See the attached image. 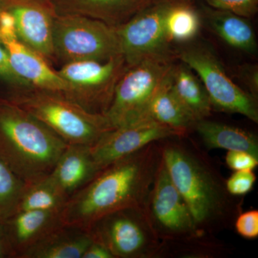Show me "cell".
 Masks as SVG:
<instances>
[{
	"label": "cell",
	"instance_id": "obj_1",
	"mask_svg": "<svg viewBox=\"0 0 258 258\" xmlns=\"http://www.w3.org/2000/svg\"><path fill=\"white\" fill-rule=\"evenodd\" d=\"M161 161L160 141L111 163L67 202L62 223L88 230L111 212L144 208Z\"/></svg>",
	"mask_w": 258,
	"mask_h": 258
},
{
	"label": "cell",
	"instance_id": "obj_2",
	"mask_svg": "<svg viewBox=\"0 0 258 258\" xmlns=\"http://www.w3.org/2000/svg\"><path fill=\"white\" fill-rule=\"evenodd\" d=\"M184 137L161 141L163 160L197 228L203 235H209L235 221L241 212L240 204L227 191L223 177L204 153L186 143Z\"/></svg>",
	"mask_w": 258,
	"mask_h": 258
},
{
	"label": "cell",
	"instance_id": "obj_3",
	"mask_svg": "<svg viewBox=\"0 0 258 258\" xmlns=\"http://www.w3.org/2000/svg\"><path fill=\"white\" fill-rule=\"evenodd\" d=\"M68 145L28 112L0 101V159L24 182L50 175Z\"/></svg>",
	"mask_w": 258,
	"mask_h": 258
},
{
	"label": "cell",
	"instance_id": "obj_4",
	"mask_svg": "<svg viewBox=\"0 0 258 258\" xmlns=\"http://www.w3.org/2000/svg\"><path fill=\"white\" fill-rule=\"evenodd\" d=\"M40 120L69 145L93 146L111 125L60 93L23 88L8 100Z\"/></svg>",
	"mask_w": 258,
	"mask_h": 258
},
{
	"label": "cell",
	"instance_id": "obj_5",
	"mask_svg": "<svg viewBox=\"0 0 258 258\" xmlns=\"http://www.w3.org/2000/svg\"><path fill=\"white\" fill-rule=\"evenodd\" d=\"M53 54L63 63L106 61L122 55L116 28L84 15L57 14L52 32Z\"/></svg>",
	"mask_w": 258,
	"mask_h": 258
},
{
	"label": "cell",
	"instance_id": "obj_6",
	"mask_svg": "<svg viewBox=\"0 0 258 258\" xmlns=\"http://www.w3.org/2000/svg\"><path fill=\"white\" fill-rule=\"evenodd\" d=\"M173 60L149 59L126 67L115 85L111 104L104 113L112 128L149 116L153 98L169 78Z\"/></svg>",
	"mask_w": 258,
	"mask_h": 258
},
{
	"label": "cell",
	"instance_id": "obj_7",
	"mask_svg": "<svg viewBox=\"0 0 258 258\" xmlns=\"http://www.w3.org/2000/svg\"><path fill=\"white\" fill-rule=\"evenodd\" d=\"M88 230L93 240L104 245L113 258H154L165 252L164 242L141 207L108 214Z\"/></svg>",
	"mask_w": 258,
	"mask_h": 258
},
{
	"label": "cell",
	"instance_id": "obj_8",
	"mask_svg": "<svg viewBox=\"0 0 258 258\" xmlns=\"http://www.w3.org/2000/svg\"><path fill=\"white\" fill-rule=\"evenodd\" d=\"M177 56L200 78L212 109L244 115L258 123L257 98L232 81L213 49L196 44L180 50Z\"/></svg>",
	"mask_w": 258,
	"mask_h": 258
},
{
	"label": "cell",
	"instance_id": "obj_9",
	"mask_svg": "<svg viewBox=\"0 0 258 258\" xmlns=\"http://www.w3.org/2000/svg\"><path fill=\"white\" fill-rule=\"evenodd\" d=\"M151 225L164 244L189 243L203 238L187 204L171 181L161 161L144 206Z\"/></svg>",
	"mask_w": 258,
	"mask_h": 258
},
{
	"label": "cell",
	"instance_id": "obj_10",
	"mask_svg": "<svg viewBox=\"0 0 258 258\" xmlns=\"http://www.w3.org/2000/svg\"><path fill=\"white\" fill-rule=\"evenodd\" d=\"M171 1L157 0L115 28L126 67L149 59L174 60L164 25Z\"/></svg>",
	"mask_w": 258,
	"mask_h": 258
},
{
	"label": "cell",
	"instance_id": "obj_11",
	"mask_svg": "<svg viewBox=\"0 0 258 258\" xmlns=\"http://www.w3.org/2000/svg\"><path fill=\"white\" fill-rule=\"evenodd\" d=\"M125 69L124 58L120 55L106 61L68 62L57 72L71 86L72 101L92 113L104 115Z\"/></svg>",
	"mask_w": 258,
	"mask_h": 258
},
{
	"label": "cell",
	"instance_id": "obj_12",
	"mask_svg": "<svg viewBox=\"0 0 258 258\" xmlns=\"http://www.w3.org/2000/svg\"><path fill=\"white\" fill-rule=\"evenodd\" d=\"M184 136L147 116L112 129L91 146V150L97 165L102 170L113 161L130 155L148 144Z\"/></svg>",
	"mask_w": 258,
	"mask_h": 258
},
{
	"label": "cell",
	"instance_id": "obj_13",
	"mask_svg": "<svg viewBox=\"0 0 258 258\" xmlns=\"http://www.w3.org/2000/svg\"><path fill=\"white\" fill-rule=\"evenodd\" d=\"M3 5L14 15L19 41L46 60L53 57L57 13L50 0H3Z\"/></svg>",
	"mask_w": 258,
	"mask_h": 258
},
{
	"label": "cell",
	"instance_id": "obj_14",
	"mask_svg": "<svg viewBox=\"0 0 258 258\" xmlns=\"http://www.w3.org/2000/svg\"><path fill=\"white\" fill-rule=\"evenodd\" d=\"M61 212H15L3 222L13 258H24L29 251L63 225Z\"/></svg>",
	"mask_w": 258,
	"mask_h": 258
},
{
	"label": "cell",
	"instance_id": "obj_15",
	"mask_svg": "<svg viewBox=\"0 0 258 258\" xmlns=\"http://www.w3.org/2000/svg\"><path fill=\"white\" fill-rule=\"evenodd\" d=\"M12 69L30 88L60 93L71 99L72 89L46 59L18 40L3 44Z\"/></svg>",
	"mask_w": 258,
	"mask_h": 258
},
{
	"label": "cell",
	"instance_id": "obj_16",
	"mask_svg": "<svg viewBox=\"0 0 258 258\" xmlns=\"http://www.w3.org/2000/svg\"><path fill=\"white\" fill-rule=\"evenodd\" d=\"M101 171L91 146L68 145L47 177L69 201Z\"/></svg>",
	"mask_w": 258,
	"mask_h": 258
},
{
	"label": "cell",
	"instance_id": "obj_17",
	"mask_svg": "<svg viewBox=\"0 0 258 258\" xmlns=\"http://www.w3.org/2000/svg\"><path fill=\"white\" fill-rule=\"evenodd\" d=\"M157 0H50L57 14L84 15L119 26Z\"/></svg>",
	"mask_w": 258,
	"mask_h": 258
},
{
	"label": "cell",
	"instance_id": "obj_18",
	"mask_svg": "<svg viewBox=\"0 0 258 258\" xmlns=\"http://www.w3.org/2000/svg\"><path fill=\"white\" fill-rule=\"evenodd\" d=\"M170 88L195 123L211 115L212 106L208 92L198 75L186 64L181 62L173 66Z\"/></svg>",
	"mask_w": 258,
	"mask_h": 258
},
{
	"label": "cell",
	"instance_id": "obj_19",
	"mask_svg": "<svg viewBox=\"0 0 258 258\" xmlns=\"http://www.w3.org/2000/svg\"><path fill=\"white\" fill-rule=\"evenodd\" d=\"M192 129L208 150L243 151L258 158L257 136L248 131L208 118L197 121Z\"/></svg>",
	"mask_w": 258,
	"mask_h": 258
},
{
	"label": "cell",
	"instance_id": "obj_20",
	"mask_svg": "<svg viewBox=\"0 0 258 258\" xmlns=\"http://www.w3.org/2000/svg\"><path fill=\"white\" fill-rule=\"evenodd\" d=\"M92 242L89 230L63 225L30 249L24 258H82Z\"/></svg>",
	"mask_w": 258,
	"mask_h": 258
},
{
	"label": "cell",
	"instance_id": "obj_21",
	"mask_svg": "<svg viewBox=\"0 0 258 258\" xmlns=\"http://www.w3.org/2000/svg\"><path fill=\"white\" fill-rule=\"evenodd\" d=\"M209 26L227 45L248 54L257 52L255 33L248 19L213 8H205Z\"/></svg>",
	"mask_w": 258,
	"mask_h": 258
},
{
	"label": "cell",
	"instance_id": "obj_22",
	"mask_svg": "<svg viewBox=\"0 0 258 258\" xmlns=\"http://www.w3.org/2000/svg\"><path fill=\"white\" fill-rule=\"evenodd\" d=\"M170 76L171 73L166 82L153 98L148 115L159 123L186 135L188 131L192 129L195 122L171 91Z\"/></svg>",
	"mask_w": 258,
	"mask_h": 258
},
{
	"label": "cell",
	"instance_id": "obj_23",
	"mask_svg": "<svg viewBox=\"0 0 258 258\" xmlns=\"http://www.w3.org/2000/svg\"><path fill=\"white\" fill-rule=\"evenodd\" d=\"M164 25L171 43H186L200 33L201 16L190 3L171 0L166 12Z\"/></svg>",
	"mask_w": 258,
	"mask_h": 258
},
{
	"label": "cell",
	"instance_id": "obj_24",
	"mask_svg": "<svg viewBox=\"0 0 258 258\" xmlns=\"http://www.w3.org/2000/svg\"><path fill=\"white\" fill-rule=\"evenodd\" d=\"M67 202V199L46 177L27 184L15 212L32 210L62 212Z\"/></svg>",
	"mask_w": 258,
	"mask_h": 258
},
{
	"label": "cell",
	"instance_id": "obj_25",
	"mask_svg": "<svg viewBox=\"0 0 258 258\" xmlns=\"http://www.w3.org/2000/svg\"><path fill=\"white\" fill-rule=\"evenodd\" d=\"M26 186L0 159V223L16 211Z\"/></svg>",
	"mask_w": 258,
	"mask_h": 258
},
{
	"label": "cell",
	"instance_id": "obj_26",
	"mask_svg": "<svg viewBox=\"0 0 258 258\" xmlns=\"http://www.w3.org/2000/svg\"><path fill=\"white\" fill-rule=\"evenodd\" d=\"M210 8L249 19L257 11L258 0H205Z\"/></svg>",
	"mask_w": 258,
	"mask_h": 258
},
{
	"label": "cell",
	"instance_id": "obj_27",
	"mask_svg": "<svg viewBox=\"0 0 258 258\" xmlns=\"http://www.w3.org/2000/svg\"><path fill=\"white\" fill-rule=\"evenodd\" d=\"M256 179L253 171H235L226 180V189L232 196H244L253 189Z\"/></svg>",
	"mask_w": 258,
	"mask_h": 258
},
{
	"label": "cell",
	"instance_id": "obj_28",
	"mask_svg": "<svg viewBox=\"0 0 258 258\" xmlns=\"http://www.w3.org/2000/svg\"><path fill=\"white\" fill-rule=\"evenodd\" d=\"M235 230L237 233L245 239H256L258 237V211L248 210L241 212L235 222Z\"/></svg>",
	"mask_w": 258,
	"mask_h": 258
},
{
	"label": "cell",
	"instance_id": "obj_29",
	"mask_svg": "<svg viewBox=\"0 0 258 258\" xmlns=\"http://www.w3.org/2000/svg\"><path fill=\"white\" fill-rule=\"evenodd\" d=\"M227 166L233 171H253L258 166V158L243 151H228L225 157Z\"/></svg>",
	"mask_w": 258,
	"mask_h": 258
},
{
	"label": "cell",
	"instance_id": "obj_30",
	"mask_svg": "<svg viewBox=\"0 0 258 258\" xmlns=\"http://www.w3.org/2000/svg\"><path fill=\"white\" fill-rule=\"evenodd\" d=\"M18 40L16 22L13 13L2 4L0 6V42L7 43Z\"/></svg>",
	"mask_w": 258,
	"mask_h": 258
},
{
	"label": "cell",
	"instance_id": "obj_31",
	"mask_svg": "<svg viewBox=\"0 0 258 258\" xmlns=\"http://www.w3.org/2000/svg\"><path fill=\"white\" fill-rule=\"evenodd\" d=\"M0 77L13 83L16 85L20 89L23 88H30L23 80L15 74L11 64H10L9 57L8 52L5 50L4 46L0 45Z\"/></svg>",
	"mask_w": 258,
	"mask_h": 258
},
{
	"label": "cell",
	"instance_id": "obj_32",
	"mask_svg": "<svg viewBox=\"0 0 258 258\" xmlns=\"http://www.w3.org/2000/svg\"><path fill=\"white\" fill-rule=\"evenodd\" d=\"M240 77L254 98L258 96V69L255 64H245L239 71Z\"/></svg>",
	"mask_w": 258,
	"mask_h": 258
},
{
	"label": "cell",
	"instance_id": "obj_33",
	"mask_svg": "<svg viewBox=\"0 0 258 258\" xmlns=\"http://www.w3.org/2000/svg\"><path fill=\"white\" fill-rule=\"evenodd\" d=\"M82 258H113L110 251L103 244L93 241L83 253Z\"/></svg>",
	"mask_w": 258,
	"mask_h": 258
},
{
	"label": "cell",
	"instance_id": "obj_34",
	"mask_svg": "<svg viewBox=\"0 0 258 258\" xmlns=\"http://www.w3.org/2000/svg\"><path fill=\"white\" fill-rule=\"evenodd\" d=\"M0 258H13V253L3 223H0Z\"/></svg>",
	"mask_w": 258,
	"mask_h": 258
},
{
	"label": "cell",
	"instance_id": "obj_35",
	"mask_svg": "<svg viewBox=\"0 0 258 258\" xmlns=\"http://www.w3.org/2000/svg\"><path fill=\"white\" fill-rule=\"evenodd\" d=\"M176 1L188 2V3H191L192 0H176Z\"/></svg>",
	"mask_w": 258,
	"mask_h": 258
},
{
	"label": "cell",
	"instance_id": "obj_36",
	"mask_svg": "<svg viewBox=\"0 0 258 258\" xmlns=\"http://www.w3.org/2000/svg\"><path fill=\"white\" fill-rule=\"evenodd\" d=\"M3 0H0V6H1L2 4H3Z\"/></svg>",
	"mask_w": 258,
	"mask_h": 258
}]
</instances>
